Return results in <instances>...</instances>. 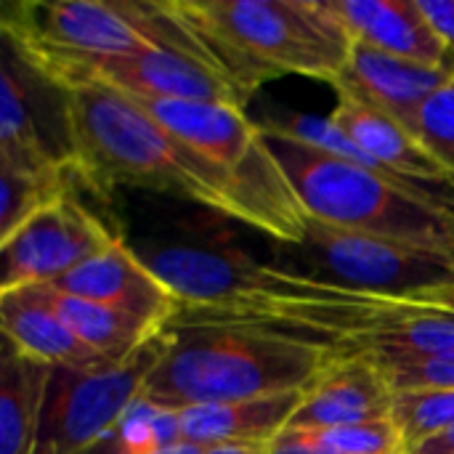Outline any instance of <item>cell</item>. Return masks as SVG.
I'll return each mask as SVG.
<instances>
[{"instance_id":"44dd1931","label":"cell","mask_w":454,"mask_h":454,"mask_svg":"<svg viewBox=\"0 0 454 454\" xmlns=\"http://www.w3.org/2000/svg\"><path fill=\"white\" fill-rule=\"evenodd\" d=\"M391 420L402 434L404 454L454 431V391H402L394 394Z\"/></svg>"},{"instance_id":"2e32d148","label":"cell","mask_w":454,"mask_h":454,"mask_svg":"<svg viewBox=\"0 0 454 454\" xmlns=\"http://www.w3.org/2000/svg\"><path fill=\"white\" fill-rule=\"evenodd\" d=\"M0 327L13 348L48 367L96 370L112 364L109 359L88 348L37 295L35 287H16L0 293Z\"/></svg>"},{"instance_id":"4316f807","label":"cell","mask_w":454,"mask_h":454,"mask_svg":"<svg viewBox=\"0 0 454 454\" xmlns=\"http://www.w3.org/2000/svg\"><path fill=\"white\" fill-rule=\"evenodd\" d=\"M202 454H271V444H218L207 447Z\"/></svg>"},{"instance_id":"5b68a950","label":"cell","mask_w":454,"mask_h":454,"mask_svg":"<svg viewBox=\"0 0 454 454\" xmlns=\"http://www.w3.org/2000/svg\"><path fill=\"white\" fill-rule=\"evenodd\" d=\"M0 29L3 43L48 82H59L93 59L157 48L192 51L215 61L170 3L16 0L3 5Z\"/></svg>"},{"instance_id":"ffe728a7","label":"cell","mask_w":454,"mask_h":454,"mask_svg":"<svg viewBox=\"0 0 454 454\" xmlns=\"http://www.w3.org/2000/svg\"><path fill=\"white\" fill-rule=\"evenodd\" d=\"M72 170L56 173H21L0 165V242L43 207L69 194Z\"/></svg>"},{"instance_id":"cb8c5ba5","label":"cell","mask_w":454,"mask_h":454,"mask_svg":"<svg viewBox=\"0 0 454 454\" xmlns=\"http://www.w3.org/2000/svg\"><path fill=\"white\" fill-rule=\"evenodd\" d=\"M311 434H317L325 447L338 454H404L402 434L391 418Z\"/></svg>"},{"instance_id":"8992f818","label":"cell","mask_w":454,"mask_h":454,"mask_svg":"<svg viewBox=\"0 0 454 454\" xmlns=\"http://www.w3.org/2000/svg\"><path fill=\"white\" fill-rule=\"evenodd\" d=\"M285 247L295 250L290 258L303 266L298 277L348 293L407 301L454 285V266L444 253L338 229L311 215L306 218L303 239Z\"/></svg>"},{"instance_id":"d4e9b609","label":"cell","mask_w":454,"mask_h":454,"mask_svg":"<svg viewBox=\"0 0 454 454\" xmlns=\"http://www.w3.org/2000/svg\"><path fill=\"white\" fill-rule=\"evenodd\" d=\"M423 16L447 48L450 69L454 72V0H418Z\"/></svg>"},{"instance_id":"484cf974","label":"cell","mask_w":454,"mask_h":454,"mask_svg":"<svg viewBox=\"0 0 454 454\" xmlns=\"http://www.w3.org/2000/svg\"><path fill=\"white\" fill-rule=\"evenodd\" d=\"M271 454H338L330 447L319 442L317 434L311 431H295L285 428L274 442H271Z\"/></svg>"},{"instance_id":"ac0fdd59","label":"cell","mask_w":454,"mask_h":454,"mask_svg":"<svg viewBox=\"0 0 454 454\" xmlns=\"http://www.w3.org/2000/svg\"><path fill=\"white\" fill-rule=\"evenodd\" d=\"M53 367L5 340L0 370V454H35Z\"/></svg>"},{"instance_id":"7a4b0ae2","label":"cell","mask_w":454,"mask_h":454,"mask_svg":"<svg viewBox=\"0 0 454 454\" xmlns=\"http://www.w3.org/2000/svg\"><path fill=\"white\" fill-rule=\"evenodd\" d=\"M168 335V351L141 394L176 412L309 388L335 356L327 343L293 330L189 309L178 311Z\"/></svg>"},{"instance_id":"ba28073f","label":"cell","mask_w":454,"mask_h":454,"mask_svg":"<svg viewBox=\"0 0 454 454\" xmlns=\"http://www.w3.org/2000/svg\"><path fill=\"white\" fill-rule=\"evenodd\" d=\"M120 239L122 237L98 215L88 213L67 194L0 242V293L29 285H53Z\"/></svg>"},{"instance_id":"f1b7e54d","label":"cell","mask_w":454,"mask_h":454,"mask_svg":"<svg viewBox=\"0 0 454 454\" xmlns=\"http://www.w3.org/2000/svg\"><path fill=\"white\" fill-rule=\"evenodd\" d=\"M205 450L202 447H197V444H192V442H178L176 447H168V450H160V452L154 454H202Z\"/></svg>"},{"instance_id":"3957f363","label":"cell","mask_w":454,"mask_h":454,"mask_svg":"<svg viewBox=\"0 0 454 454\" xmlns=\"http://www.w3.org/2000/svg\"><path fill=\"white\" fill-rule=\"evenodd\" d=\"M306 215L450 255L454 250V184H404L261 125Z\"/></svg>"},{"instance_id":"277c9868","label":"cell","mask_w":454,"mask_h":454,"mask_svg":"<svg viewBox=\"0 0 454 454\" xmlns=\"http://www.w3.org/2000/svg\"><path fill=\"white\" fill-rule=\"evenodd\" d=\"M170 5L247 96L279 74L333 85L354 48V37L327 0H181Z\"/></svg>"},{"instance_id":"7402d4cb","label":"cell","mask_w":454,"mask_h":454,"mask_svg":"<svg viewBox=\"0 0 454 454\" xmlns=\"http://www.w3.org/2000/svg\"><path fill=\"white\" fill-rule=\"evenodd\" d=\"M418 141L431 152V157L454 176V77L442 85L420 109L415 125Z\"/></svg>"},{"instance_id":"4fadbf2b","label":"cell","mask_w":454,"mask_h":454,"mask_svg":"<svg viewBox=\"0 0 454 454\" xmlns=\"http://www.w3.org/2000/svg\"><path fill=\"white\" fill-rule=\"evenodd\" d=\"M40 74L3 43L0 74V165L21 173L72 170V144L40 125V101L35 88Z\"/></svg>"},{"instance_id":"6da1fadb","label":"cell","mask_w":454,"mask_h":454,"mask_svg":"<svg viewBox=\"0 0 454 454\" xmlns=\"http://www.w3.org/2000/svg\"><path fill=\"white\" fill-rule=\"evenodd\" d=\"M74 176L96 194L136 186L173 194L237 218L266 234V221L242 184L165 130L128 93L82 82L64 90Z\"/></svg>"},{"instance_id":"83f0119b","label":"cell","mask_w":454,"mask_h":454,"mask_svg":"<svg viewBox=\"0 0 454 454\" xmlns=\"http://www.w3.org/2000/svg\"><path fill=\"white\" fill-rule=\"evenodd\" d=\"M410 454H454V431L434 439V442H428V444H423V447H418L415 452Z\"/></svg>"},{"instance_id":"7c38bea8","label":"cell","mask_w":454,"mask_h":454,"mask_svg":"<svg viewBox=\"0 0 454 454\" xmlns=\"http://www.w3.org/2000/svg\"><path fill=\"white\" fill-rule=\"evenodd\" d=\"M452 77L454 72L444 67H426L375 51L364 43H354L333 88L335 93H343L415 133L423 104Z\"/></svg>"},{"instance_id":"d6986e66","label":"cell","mask_w":454,"mask_h":454,"mask_svg":"<svg viewBox=\"0 0 454 454\" xmlns=\"http://www.w3.org/2000/svg\"><path fill=\"white\" fill-rule=\"evenodd\" d=\"M37 290V295L61 317V322L96 354H101L104 359H109L112 364L125 362L128 356H133L146 340H152L157 333L149 325H144L141 319L122 314L117 309H109L104 303L96 301H85V298H74L67 295L51 285H29Z\"/></svg>"},{"instance_id":"e0dca14e","label":"cell","mask_w":454,"mask_h":454,"mask_svg":"<svg viewBox=\"0 0 454 454\" xmlns=\"http://www.w3.org/2000/svg\"><path fill=\"white\" fill-rule=\"evenodd\" d=\"M303 391H285L261 399L200 404L178 412L181 439L202 450L218 444H271L293 420Z\"/></svg>"},{"instance_id":"603a6c76","label":"cell","mask_w":454,"mask_h":454,"mask_svg":"<svg viewBox=\"0 0 454 454\" xmlns=\"http://www.w3.org/2000/svg\"><path fill=\"white\" fill-rule=\"evenodd\" d=\"M372 362L383 370L394 394H402V391H454V354L410 356V359H372Z\"/></svg>"},{"instance_id":"30bf717a","label":"cell","mask_w":454,"mask_h":454,"mask_svg":"<svg viewBox=\"0 0 454 454\" xmlns=\"http://www.w3.org/2000/svg\"><path fill=\"white\" fill-rule=\"evenodd\" d=\"M51 287L130 314L154 330H168L181 311V301L173 290L125 245V239L85 261Z\"/></svg>"},{"instance_id":"8fae6325","label":"cell","mask_w":454,"mask_h":454,"mask_svg":"<svg viewBox=\"0 0 454 454\" xmlns=\"http://www.w3.org/2000/svg\"><path fill=\"white\" fill-rule=\"evenodd\" d=\"M394 412V391L383 370L362 354H338L303 391L287 428L330 431L388 420Z\"/></svg>"},{"instance_id":"9a60e30c","label":"cell","mask_w":454,"mask_h":454,"mask_svg":"<svg viewBox=\"0 0 454 454\" xmlns=\"http://www.w3.org/2000/svg\"><path fill=\"white\" fill-rule=\"evenodd\" d=\"M330 120L388 176L407 184H450V173L431 157V152L418 141V136L404 130L386 114L338 93Z\"/></svg>"},{"instance_id":"5bb4252c","label":"cell","mask_w":454,"mask_h":454,"mask_svg":"<svg viewBox=\"0 0 454 454\" xmlns=\"http://www.w3.org/2000/svg\"><path fill=\"white\" fill-rule=\"evenodd\" d=\"M354 43L375 51L450 69V56L418 0H327ZM452 72V69H450Z\"/></svg>"},{"instance_id":"52a82bcc","label":"cell","mask_w":454,"mask_h":454,"mask_svg":"<svg viewBox=\"0 0 454 454\" xmlns=\"http://www.w3.org/2000/svg\"><path fill=\"white\" fill-rule=\"evenodd\" d=\"M168 343L170 335L162 330L120 364L96 370L53 367L35 454H85L98 444L141 396Z\"/></svg>"},{"instance_id":"9c48e42d","label":"cell","mask_w":454,"mask_h":454,"mask_svg":"<svg viewBox=\"0 0 454 454\" xmlns=\"http://www.w3.org/2000/svg\"><path fill=\"white\" fill-rule=\"evenodd\" d=\"M82 82H104L128 96L149 98H184V101H223L245 106L247 93L202 53L157 48L133 56L93 59L67 72L56 88L67 90Z\"/></svg>"},{"instance_id":"f546056e","label":"cell","mask_w":454,"mask_h":454,"mask_svg":"<svg viewBox=\"0 0 454 454\" xmlns=\"http://www.w3.org/2000/svg\"><path fill=\"white\" fill-rule=\"evenodd\" d=\"M450 261H452V266H454V250H452V253H450Z\"/></svg>"},{"instance_id":"4dcf8cb0","label":"cell","mask_w":454,"mask_h":454,"mask_svg":"<svg viewBox=\"0 0 454 454\" xmlns=\"http://www.w3.org/2000/svg\"><path fill=\"white\" fill-rule=\"evenodd\" d=\"M452 184H454V176H452Z\"/></svg>"}]
</instances>
